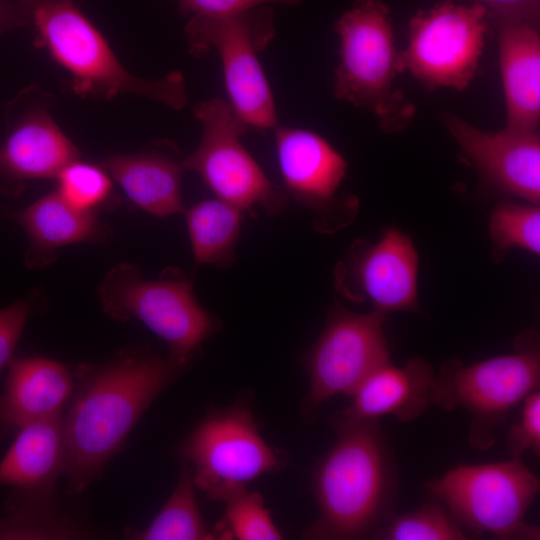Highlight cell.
<instances>
[{
	"instance_id": "33",
	"label": "cell",
	"mask_w": 540,
	"mask_h": 540,
	"mask_svg": "<svg viewBox=\"0 0 540 540\" xmlns=\"http://www.w3.org/2000/svg\"><path fill=\"white\" fill-rule=\"evenodd\" d=\"M22 27H26V19L18 1L0 0V36Z\"/></svg>"
},
{
	"instance_id": "16",
	"label": "cell",
	"mask_w": 540,
	"mask_h": 540,
	"mask_svg": "<svg viewBox=\"0 0 540 540\" xmlns=\"http://www.w3.org/2000/svg\"><path fill=\"white\" fill-rule=\"evenodd\" d=\"M63 410L16 433L0 462V485L13 489L5 512L45 520L63 516L56 504V482L65 470Z\"/></svg>"
},
{
	"instance_id": "3",
	"label": "cell",
	"mask_w": 540,
	"mask_h": 540,
	"mask_svg": "<svg viewBox=\"0 0 540 540\" xmlns=\"http://www.w3.org/2000/svg\"><path fill=\"white\" fill-rule=\"evenodd\" d=\"M33 43L46 49L71 76L69 86L81 97L111 100L131 94L180 110L188 102L179 71L156 80L131 74L74 0H17Z\"/></svg>"
},
{
	"instance_id": "29",
	"label": "cell",
	"mask_w": 540,
	"mask_h": 540,
	"mask_svg": "<svg viewBox=\"0 0 540 540\" xmlns=\"http://www.w3.org/2000/svg\"><path fill=\"white\" fill-rule=\"evenodd\" d=\"M507 450L511 458L521 459L531 450L540 455V392H532L522 401L521 416L507 432Z\"/></svg>"
},
{
	"instance_id": "31",
	"label": "cell",
	"mask_w": 540,
	"mask_h": 540,
	"mask_svg": "<svg viewBox=\"0 0 540 540\" xmlns=\"http://www.w3.org/2000/svg\"><path fill=\"white\" fill-rule=\"evenodd\" d=\"M179 12L190 16H225L271 3L297 6L304 0H177Z\"/></svg>"
},
{
	"instance_id": "22",
	"label": "cell",
	"mask_w": 540,
	"mask_h": 540,
	"mask_svg": "<svg viewBox=\"0 0 540 540\" xmlns=\"http://www.w3.org/2000/svg\"><path fill=\"white\" fill-rule=\"evenodd\" d=\"M6 214L28 236L25 265L30 269L45 267L53 262L60 247L79 242H97L106 236L97 214L76 210L56 191L28 207L9 210Z\"/></svg>"
},
{
	"instance_id": "19",
	"label": "cell",
	"mask_w": 540,
	"mask_h": 540,
	"mask_svg": "<svg viewBox=\"0 0 540 540\" xmlns=\"http://www.w3.org/2000/svg\"><path fill=\"white\" fill-rule=\"evenodd\" d=\"M498 40L499 63L506 106V127L538 132L540 123L539 25L491 16Z\"/></svg>"
},
{
	"instance_id": "11",
	"label": "cell",
	"mask_w": 540,
	"mask_h": 540,
	"mask_svg": "<svg viewBox=\"0 0 540 540\" xmlns=\"http://www.w3.org/2000/svg\"><path fill=\"white\" fill-rule=\"evenodd\" d=\"M385 318L372 310L352 312L340 303L330 309L322 332L301 358L309 378L301 405L306 421H315L332 397L351 396L373 370L390 361Z\"/></svg>"
},
{
	"instance_id": "1",
	"label": "cell",
	"mask_w": 540,
	"mask_h": 540,
	"mask_svg": "<svg viewBox=\"0 0 540 540\" xmlns=\"http://www.w3.org/2000/svg\"><path fill=\"white\" fill-rule=\"evenodd\" d=\"M186 369L147 347L74 367L63 410L66 492L78 496L96 482L156 398Z\"/></svg>"
},
{
	"instance_id": "7",
	"label": "cell",
	"mask_w": 540,
	"mask_h": 540,
	"mask_svg": "<svg viewBox=\"0 0 540 540\" xmlns=\"http://www.w3.org/2000/svg\"><path fill=\"white\" fill-rule=\"evenodd\" d=\"M468 536L539 540V526L525 521L540 481L521 461L459 464L425 483Z\"/></svg>"
},
{
	"instance_id": "15",
	"label": "cell",
	"mask_w": 540,
	"mask_h": 540,
	"mask_svg": "<svg viewBox=\"0 0 540 540\" xmlns=\"http://www.w3.org/2000/svg\"><path fill=\"white\" fill-rule=\"evenodd\" d=\"M418 264L410 237L392 226L375 243L357 239L350 245L334 267V287L346 300L367 302L384 316L419 311Z\"/></svg>"
},
{
	"instance_id": "25",
	"label": "cell",
	"mask_w": 540,
	"mask_h": 540,
	"mask_svg": "<svg viewBox=\"0 0 540 540\" xmlns=\"http://www.w3.org/2000/svg\"><path fill=\"white\" fill-rule=\"evenodd\" d=\"M470 537L444 503L429 493L416 509L394 514L372 535L374 540H466Z\"/></svg>"
},
{
	"instance_id": "30",
	"label": "cell",
	"mask_w": 540,
	"mask_h": 540,
	"mask_svg": "<svg viewBox=\"0 0 540 540\" xmlns=\"http://www.w3.org/2000/svg\"><path fill=\"white\" fill-rule=\"evenodd\" d=\"M32 312L29 300L16 301L0 309V372L7 368Z\"/></svg>"
},
{
	"instance_id": "20",
	"label": "cell",
	"mask_w": 540,
	"mask_h": 540,
	"mask_svg": "<svg viewBox=\"0 0 540 540\" xmlns=\"http://www.w3.org/2000/svg\"><path fill=\"white\" fill-rule=\"evenodd\" d=\"M0 393V439L64 409L74 367L46 357L13 358Z\"/></svg>"
},
{
	"instance_id": "8",
	"label": "cell",
	"mask_w": 540,
	"mask_h": 540,
	"mask_svg": "<svg viewBox=\"0 0 540 540\" xmlns=\"http://www.w3.org/2000/svg\"><path fill=\"white\" fill-rule=\"evenodd\" d=\"M188 50L196 58L216 51L221 59L228 101L249 127L274 129L278 115L258 54L275 37L268 5L225 16H190L185 25Z\"/></svg>"
},
{
	"instance_id": "23",
	"label": "cell",
	"mask_w": 540,
	"mask_h": 540,
	"mask_svg": "<svg viewBox=\"0 0 540 540\" xmlns=\"http://www.w3.org/2000/svg\"><path fill=\"white\" fill-rule=\"evenodd\" d=\"M244 212L218 198L206 199L186 211V225L197 265L229 267L236 258Z\"/></svg>"
},
{
	"instance_id": "32",
	"label": "cell",
	"mask_w": 540,
	"mask_h": 540,
	"mask_svg": "<svg viewBox=\"0 0 540 540\" xmlns=\"http://www.w3.org/2000/svg\"><path fill=\"white\" fill-rule=\"evenodd\" d=\"M484 6L491 16L525 20L539 25L540 0H473Z\"/></svg>"
},
{
	"instance_id": "10",
	"label": "cell",
	"mask_w": 540,
	"mask_h": 540,
	"mask_svg": "<svg viewBox=\"0 0 540 540\" xmlns=\"http://www.w3.org/2000/svg\"><path fill=\"white\" fill-rule=\"evenodd\" d=\"M202 125L198 148L184 158L185 170L196 173L216 198L245 212L281 214L289 197L265 174L240 138L250 128L228 100L214 97L193 106Z\"/></svg>"
},
{
	"instance_id": "21",
	"label": "cell",
	"mask_w": 540,
	"mask_h": 540,
	"mask_svg": "<svg viewBox=\"0 0 540 540\" xmlns=\"http://www.w3.org/2000/svg\"><path fill=\"white\" fill-rule=\"evenodd\" d=\"M184 158L168 140L150 143L133 154H115L101 165L138 208L157 217L184 212L181 178Z\"/></svg>"
},
{
	"instance_id": "18",
	"label": "cell",
	"mask_w": 540,
	"mask_h": 540,
	"mask_svg": "<svg viewBox=\"0 0 540 540\" xmlns=\"http://www.w3.org/2000/svg\"><path fill=\"white\" fill-rule=\"evenodd\" d=\"M433 367L425 359L411 358L403 367L391 362L373 370L350 396V404L329 417L332 429L391 415L407 423L433 404Z\"/></svg>"
},
{
	"instance_id": "12",
	"label": "cell",
	"mask_w": 540,
	"mask_h": 540,
	"mask_svg": "<svg viewBox=\"0 0 540 540\" xmlns=\"http://www.w3.org/2000/svg\"><path fill=\"white\" fill-rule=\"evenodd\" d=\"M490 19L482 5L452 1L417 12L409 22V39L400 52L402 71L428 89L463 90L474 78Z\"/></svg>"
},
{
	"instance_id": "5",
	"label": "cell",
	"mask_w": 540,
	"mask_h": 540,
	"mask_svg": "<svg viewBox=\"0 0 540 540\" xmlns=\"http://www.w3.org/2000/svg\"><path fill=\"white\" fill-rule=\"evenodd\" d=\"M514 352L472 365L459 359L444 361L435 375L433 404L446 411L458 407L470 414V445L491 448L496 430L509 412L540 386V340L535 329L520 333Z\"/></svg>"
},
{
	"instance_id": "27",
	"label": "cell",
	"mask_w": 540,
	"mask_h": 540,
	"mask_svg": "<svg viewBox=\"0 0 540 540\" xmlns=\"http://www.w3.org/2000/svg\"><path fill=\"white\" fill-rule=\"evenodd\" d=\"M220 502L224 503L225 510L215 529L218 539H283L260 493L242 487L227 494Z\"/></svg>"
},
{
	"instance_id": "2",
	"label": "cell",
	"mask_w": 540,
	"mask_h": 540,
	"mask_svg": "<svg viewBox=\"0 0 540 540\" xmlns=\"http://www.w3.org/2000/svg\"><path fill=\"white\" fill-rule=\"evenodd\" d=\"M337 439L312 471L318 518L304 529L310 540L371 539L394 514L398 471L379 419L333 430Z\"/></svg>"
},
{
	"instance_id": "24",
	"label": "cell",
	"mask_w": 540,
	"mask_h": 540,
	"mask_svg": "<svg viewBox=\"0 0 540 540\" xmlns=\"http://www.w3.org/2000/svg\"><path fill=\"white\" fill-rule=\"evenodd\" d=\"M190 467L182 462L171 495L144 529L127 527L124 536L132 540H214L217 534L208 528L201 515Z\"/></svg>"
},
{
	"instance_id": "17",
	"label": "cell",
	"mask_w": 540,
	"mask_h": 540,
	"mask_svg": "<svg viewBox=\"0 0 540 540\" xmlns=\"http://www.w3.org/2000/svg\"><path fill=\"white\" fill-rule=\"evenodd\" d=\"M465 158L477 169L488 192L524 202H540V136L505 127L481 130L461 117L445 112L440 117Z\"/></svg>"
},
{
	"instance_id": "26",
	"label": "cell",
	"mask_w": 540,
	"mask_h": 540,
	"mask_svg": "<svg viewBox=\"0 0 540 540\" xmlns=\"http://www.w3.org/2000/svg\"><path fill=\"white\" fill-rule=\"evenodd\" d=\"M492 258L499 262L511 249L540 253V208L528 202L501 201L489 219Z\"/></svg>"
},
{
	"instance_id": "4",
	"label": "cell",
	"mask_w": 540,
	"mask_h": 540,
	"mask_svg": "<svg viewBox=\"0 0 540 540\" xmlns=\"http://www.w3.org/2000/svg\"><path fill=\"white\" fill-rule=\"evenodd\" d=\"M334 30L340 39L334 96L370 112L384 133L405 131L416 107L395 86L403 71L387 5L382 0H356Z\"/></svg>"
},
{
	"instance_id": "9",
	"label": "cell",
	"mask_w": 540,
	"mask_h": 540,
	"mask_svg": "<svg viewBox=\"0 0 540 540\" xmlns=\"http://www.w3.org/2000/svg\"><path fill=\"white\" fill-rule=\"evenodd\" d=\"M196 489L221 501L230 492L282 470L285 456L268 444L245 401L212 409L177 445Z\"/></svg>"
},
{
	"instance_id": "14",
	"label": "cell",
	"mask_w": 540,
	"mask_h": 540,
	"mask_svg": "<svg viewBox=\"0 0 540 540\" xmlns=\"http://www.w3.org/2000/svg\"><path fill=\"white\" fill-rule=\"evenodd\" d=\"M52 94L38 84L20 90L4 107L0 146V194L16 198L28 181L56 178L80 152L54 121Z\"/></svg>"
},
{
	"instance_id": "28",
	"label": "cell",
	"mask_w": 540,
	"mask_h": 540,
	"mask_svg": "<svg viewBox=\"0 0 540 540\" xmlns=\"http://www.w3.org/2000/svg\"><path fill=\"white\" fill-rule=\"evenodd\" d=\"M55 179L58 195L81 212L97 214L114 196L110 175L101 165L77 159L66 165Z\"/></svg>"
},
{
	"instance_id": "6",
	"label": "cell",
	"mask_w": 540,
	"mask_h": 540,
	"mask_svg": "<svg viewBox=\"0 0 540 540\" xmlns=\"http://www.w3.org/2000/svg\"><path fill=\"white\" fill-rule=\"evenodd\" d=\"M99 297L106 314L116 321H140L167 344V357L185 369L220 327L197 300L192 281L178 269L147 280L135 265L118 263L103 278Z\"/></svg>"
},
{
	"instance_id": "13",
	"label": "cell",
	"mask_w": 540,
	"mask_h": 540,
	"mask_svg": "<svg viewBox=\"0 0 540 540\" xmlns=\"http://www.w3.org/2000/svg\"><path fill=\"white\" fill-rule=\"evenodd\" d=\"M274 139L284 191L313 215L317 231L331 234L355 218L359 200L342 195L345 158L321 135L303 128L277 125Z\"/></svg>"
}]
</instances>
